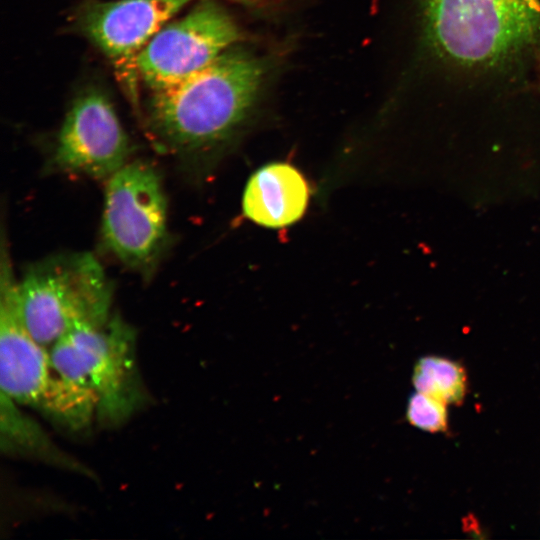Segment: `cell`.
Instances as JSON below:
<instances>
[{
    "mask_svg": "<svg viewBox=\"0 0 540 540\" xmlns=\"http://www.w3.org/2000/svg\"><path fill=\"white\" fill-rule=\"evenodd\" d=\"M264 72L256 57L226 50L186 80L153 92L148 114L151 134L184 168L205 175L248 119Z\"/></svg>",
    "mask_w": 540,
    "mask_h": 540,
    "instance_id": "obj_1",
    "label": "cell"
},
{
    "mask_svg": "<svg viewBox=\"0 0 540 540\" xmlns=\"http://www.w3.org/2000/svg\"><path fill=\"white\" fill-rule=\"evenodd\" d=\"M0 387L15 403L38 409L72 431L96 413L94 394L55 370L50 352L26 328L9 254L2 248L0 273Z\"/></svg>",
    "mask_w": 540,
    "mask_h": 540,
    "instance_id": "obj_2",
    "label": "cell"
},
{
    "mask_svg": "<svg viewBox=\"0 0 540 540\" xmlns=\"http://www.w3.org/2000/svg\"><path fill=\"white\" fill-rule=\"evenodd\" d=\"M422 7L434 51L465 68L503 63L540 35V0H423Z\"/></svg>",
    "mask_w": 540,
    "mask_h": 540,
    "instance_id": "obj_3",
    "label": "cell"
},
{
    "mask_svg": "<svg viewBox=\"0 0 540 540\" xmlns=\"http://www.w3.org/2000/svg\"><path fill=\"white\" fill-rule=\"evenodd\" d=\"M112 284L90 253H62L32 264L18 283L23 322L41 345L52 346L71 329L105 324Z\"/></svg>",
    "mask_w": 540,
    "mask_h": 540,
    "instance_id": "obj_4",
    "label": "cell"
},
{
    "mask_svg": "<svg viewBox=\"0 0 540 540\" xmlns=\"http://www.w3.org/2000/svg\"><path fill=\"white\" fill-rule=\"evenodd\" d=\"M135 345V330L114 316L103 325L71 329L51 346L50 356L61 377L94 394L97 419L114 426L128 420L147 397Z\"/></svg>",
    "mask_w": 540,
    "mask_h": 540,
    "instance_id": "obj_5",
    "label": "cell"
},
{
    "mask_svg": "<svg viewBox=\"0 0 540 540\" xmlns=\"http://www.w3.org/2000/svg\"><path fill=\"white\" fill-rule=\"evenodd\" d=\"M105 246L125 266L152 274L168 243L167 199L158 171L126 163L108 178L102 219Z\"/></svg>",
    "mask_w": 540,
    "mask_h": 540,
    "instance_id": "obj_6",
    "label": "cell"
},
{
    "mask_svg": "<svg viewBox=\"0 0 540 540\" xmlns=\"http://www.w3.org/2000/svg\"><path fill=\"white\" fill-rule=\"evenodd\" d=\"M240 36L223 8L201 2L153 36L136 57V72L152 92L168 89L207 67Z\"/></svg>",
    "mask_w": 540,
    "mask_h": 540,
    "instance_id": "obj_7",
    "label": "cell"
},
{
    "mask_svg": "<svg viewBox=\"0 0 540 540\" xmlns=\"http://www.w3.org/2000/svg\"><path fill=\"white\" fill-rule=\"evenodd\" d=\"M129 139L109 98L92 88L72 103L60 128L53 166L63 172L109 178L127 163Z\"/></svg>",
    "mask_w": 540,
    "mask_h": 540,
    "instance_id": "obj_8",
    "label": "cell"
},
{
    "mask_svg": "<svg viewBox=\"0 0 540 540\" xmlns=\"http://www.w3.org/2000/svg\"><path fill=\"white\" fill-rule=\"evenodd\" d=\"M193 0H116L93 2L79 19L84 35L117 64L136 61L153 36Z\"/></svg>",
    "mask_w": 540,
    "mask_h": 540,
    "instance_id": "obj_9",
    "label": "cell"
},
{
    "mask_svg": "<svg viewBox=\"0 0 540 540\" xmlns=\"http://www.w3.org/2000/svg\"><path fill=\"white\" fill-rule=\"evenodd\" d=\"M310 188L304 175L293 165L271 162L258 168L248 179L242 198L244 215L266 228L292 225L304 215Z\"/></svg>",
    "mask_w": 540,
    "mask_h": 540,
    "instance_id": "obj_10",
    "label": "cell"
},
{
    "mask_svg": "<svg viewBox=\"0 0 540 540\" xmlns=\"http://www.w3.org/2000/svg\"><path fill=\"white\" fill-rule=\"evenodd\" d=\"M1 451L8 455L31 457L59 468L93 476L76 459L60 450L31 418L16 407V403L0 392Z\"/></svg>",
    "mask_w": 540,
    "mask_h": 540,
    "instance_id": "obj_11",
    "label": "cell"
},
{
    "mask_svg": "<svg viewBox=\"0 0 540 540\" xmlns=\"http://www.w3.org/2000/svg\"><path fill=\"white\" fill-rule=\"evenodd\" d=\"M413 384L417 392L444 404L460 403L466 391V375L457 363L435 356L421 358L414 370Z\"/></svg>",
    "mask_w": 540,
    "mask_h": 540,
    "instance_id": "obj_12",
    "label": "cell"
},
{
    "mask_svg": "<svg viewBox=\"0 0 540 540\" xmlns=\"http://www.w3.org/2000/svg\"><path fill=\"white\" fill-rule=\"evenodd\" d=\"M443 402L417 392L408 401V421L417 428L429 432L444 431L447 428V410Z\"/></svg>",
    "mask_w": 540,
    "mask_h": 540,
    "instance_id": "obj_13",
    "label": "cell"
},
{
    "mask_svg": "<svg viewBox=\"0 0 540 540\" xmlns=\"http://www.w3.org/2000/svg\"><path fill=\"white\" fill-rule=\"evenodd\" d=\"M251 8L264 9L282 4L287 0H230Z\"/></svg>",
    "mask_w": 540,
    "mask_h": 540,
    "instance_id": "obj_14",
    "label": "cell"
}]
</instances>
